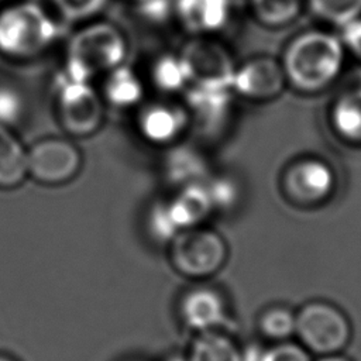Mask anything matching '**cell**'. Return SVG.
Listing matches in <instances>:
<instances>
[{
	"mask_svg": "<svg viewBox=\"0 0 361 361\" xmlns=\"http://www.w3.org/2000/svg\"><path fill=\"white\" fill-rule=\"evenodd\" d=\"M344 59L345 47L341 38L329 31L307 30L286 44L279 61L288 85L305 93H314L338 78Z\"/></svg>",
	"mask_w": 361,
	"mask_h": 361,
	"instance_id": "cell-1",
	"label": "cell"
},
{
	"mask_svg": "<svg viewBox=\"0 0 361 361\" xmlns=\"http://www.w3.org/2000/svg\"><path fill=\"white\" fill-rule=\"evenodd\" d=\"M128 42L113 23L90 20L68 39L62 73L76 80L92 82L126 62Z\"/></svg>",
	"mask_w": 361,
	"mask_h": 361,
	"instance_id": "cell-2",
	"label": "cell"
},
{
	"mask_svg": "<svg viewBox=\"0 0 361 361\" xmlns=\"http://www.w3.org/2000/svg\"><path fill=\"white\" fill-rule=\"evenodd\" d=\"M54 17L39 3L23 0L0 10V54L14 61L42 55L58 39Z\"/></svg>",
	"mask_w": 361,
	"mask_h": 361,
	"instance_id": "cell-3",
	"label": "cell"
},
{
	"mask_svg": "<svg viewBox=\"0 0 361 361\" xmlns=\"http://www.w3.org/2000/svg\"><path fill=\"white\" fill-rule=\"evenodd\" d=\"M168 258L182 276L207 279L227 262L228 247L219 231L202 224L176 234L168 244Z\"/></svg>",
	"mask_w": 361,
	"mask_h": 361,
	"instance_id": "cell-4",
	"label": "cell"
},
{
	"mask_svg": "<svg viewBox=\"0 0 361 361\" xmlns=\"http://www.w3.org/2000/svg\"><path fill=\"white\" fill-rule=\"evenodd\" d=\"M55 113L61 128L71 138L96 134L106 118V103L92 82L61 76L55 85Z\"/></svg>",
	"mask_w": 361,
	"mask_h": 361,
	"instance_id": "cell-5",
	"label": "cell"
},
{
	"mask_svg": "<svg viewBox=\"0 0 361 361\" xmlns=\"http://www.w3.org/2000/svg\"><path fill=\"white\" fill-rule=\"evenodd\" d=\"M179 55L189 86L231 89L237 63L230 49L214 35H190Z\"/></svg>",
	"mask_w": 361,
	"mask_h": 361,
	"instance_id": "cell-6",
	"label": "cell"
},
{
	"mask_svg": "<svg viewBox=\"0 0 361 361\" xmlns=\"http://www.w3.org/2000/svg\"><path fill=\"white\" fill-rule=\"evenodd\" d=\"M28 178L47 186L73 180L83 166V155L71 137H45L27 147Z\"/></svg>",
	"mask_w": 361,
	"mask_h": 361,
	"instance_id": "cell-7",
	"label": "cell"
},
{
	"mask_svg": "<svg viewBox=\"0 0 361 361\" xmlns=\"http://www.w3.org/2000/svg\"><path fill=\"white\" fill-rule=\"evenodd\" d=\"M137 109V131L144 141L152 145L171 147L179 142L190 127L183 102H173L171 97L157 99L142 103Z\"/></svg>",
	"mask_w": 361,
	"mask_h": 361,
	"instance_id": "cell-8",
	"label": "cell"
},
{
	"mask_svg": "<svg viewBox=\"0 0 361 361\" xmlns=\"http://www.w3.org/2000/svg\"><path fill=\"white\" fill-rule=\"evenodd\" d=\"M296 333L313 351L331 353L345 344L348 324L337 309L310 303L296 314Z\"/></svg>",
	"mask_w": 361,
	"mask_h": 361,
	"instance_id": "cell-9",
	"label": "cell"
},
{
	"mask_svg": "<svg viewBox=\"0 0 361 361\" xmlns=\"http://www.w3.org/2000/svg\"><path fill=\"white\" fill-rule=\"evenodd\" d=\"M288 85L279 59L268 55L252 56L237 65L231 90L251 102H268L278 97Z\"/></svg>",
	"mask_w": 361,
	"mask_h": 361,
	"instance_id": "cell-10",
	"label": "cell"
},
{
	"mask_svg": "<svg viewBox=\"0 0 361 361\" xmlns=\"http://www.w3.org/2000/svg\"><path fill=\"white\" fill-rule=\"evenodd\" d=\"M178 313L182 323L195 333L224 330L230 322L223 293L206 285L188 289L179 299Z\"/></svg>",
	"mask_w": 361,
	"mask_h": 361,
	"instance_id": "cell-11",
	"label": "cell"
},
{
	"mask_svg": "<svg viewBox=\"0 0 361 361\" xmlns=\"http://www.w3.org/2000/svg\"><path fill=\"white\" fill-rule=\"evenodd\" d=\"M283 192L298 203H316L326 199L334 188V173L329 164L317 158L292 162L282 176Z\"/></svg>",
	"mask_w": 361,
	"mask_h": 361,
	"instance_id": "cell-12",
	"label": "cell"
},
{
	"mask_svg": "<svg viewBox=\"0 0 361 361\" xmlns=\"http://www.w3.org/2000/svg\"><path fill=\"white\" fill-rule=\"evenodd\" d=\"M234 96L231 89L189 86L185 90L183 104L190 127H196L203 134L221 131L231 118Z\"/></svg>",
	"mask_w": 361,
	"mask_h": 361,
	"instance_id": "cell-13",
	"label": "cell"
},
{
	"mask_svg": "<svg viewBox=\"0 0 361 361\" xmlns=\"http://www.w3.org/2000/svg\"><path fill=\"white\" fill-rule=\"evenodd\" d=\"M173 16L190 35H216L230 21L231 0H173Z\"/></svg>",
	"mask_w": 361,
	"mask_h": 361,
	"instance_id": "cell-14",
	"label": "cell"
},
{
	"mask_svg": "<svg viewBox=\"0 0 361 361\" xmlns=\"http://www.w3.org/2000/svg\"><path fill=\"white\" fill-rule=\"evenodd\" d=\"M165 202L179 231L202 226L214 212L204 182L176 188L173 195L165 199Z\"/></svg>",
	"mask_w": 361,
	"mask_h": 361,
	"instance_id": "cell-15",
	"label": "cell"
},
{
	"mask_svg": "<svg viewBox=\"0 0 361 361\" xmlns=\"http://www.w3.org/2000/svg\"><path fill=\"white\" fill-rule=\"evenodd\" d=\"M102 87L99 89L106 106L127 110L138 107L145 94V83L126 62L113 68L102 76Z\"/></svg>",
	"mask_w": 361,
	"mask_h": 361,
	"instance_id": "cell-16",
	"label": "cell"
},
{
	"mask_svg": "<svg viewBox=\"0 0 361 361\" xmlns=\"http://www.w3.org/2000/svg\"><path fill=\"white\" fill-rule=\"evenodd\" d=\"M168 152L162 162L164 179L175 189L204 182L209 175V164L203 154L189 145H179L178 142L168 147Z\"/></svg>",
	"mask_w": 361,
	"mask_h": 361,
	"instance_id": "cell-17",
	"label": "cell"
},
{
	"mask_svg": "<svg viewBox=\"0 0 361 361\" xmlns=\"http://www.w3.org/2000/svg\"><path fill=\"white\" fill-rule=\"evenodd\" d=\"M27 178V147L11 127L0 124V189H16Z\"/></svg>",
	"mask_w": 361,
	"mask_h": 361,
	"instance_id": "cell-18",
	"label": "cell"
},
{
	"mask_svg": "<svg viewBox=\"0 0 361 361\" xmlns=\"http://www.w3.org/2000/svg\"><path fill=\"white\" fill-rule=\"evenodd\" d=\"M334 131L345 141L361 144V83L343 90L330 111Z\"/></svg>",
	"mask_w": 361,
	"mask_h": 361,
	"instance_id": "cell-19",
	"label": "cell"
},
{
	"mask_svg": "<svg viewBox=\"0 0 361 361\" xmlns=\"http://www.w3.org/2000/svg\"><path fill=\"white\" fill-rule=\"evenodd\" d=\"M241 347L224 330L196 333L186 358L188 361H240Z\"/></svg>",
	"mask_w": 361,
	"mask_h": 361,
	"instance_id": "cell-20",
	"label": "cell"
},
{
	"mask_svg": "<svg viewBox=\"0 0 361 361\" xmlns=\"http://www.w3.org/2000/svg\"><path fill=\"white\" fill-rule=\"evenodd\" d=\"M148 79L152 87L165 96L185 92L189 86L186 68L179 52L158 55L149 66Z\"/></svg>",
	"mask_w": 361,
	"mask_h": 361,
	"instance_id": "cell-21",
	"label": "cell"
},
{
	"mask_svg": "<svg viewBox=\"0 0 361 361\" xmlns=\"http://www.w3.org/2000/svg\"><path fill=\"white\" fill-rule=\"evenodd\" d=\"M306 0H250L254 18L269 28L290 24L300 14Z\"/></svg>",
	"mask_w": 361,
	"mask_h": 361,
	"instance_id": "cell-22",
	"label": "cell"
},
{
	"mask_svg": "<svg viewBox=\"0 0 361 361\" xmlns=\"http://www.w3.org/2000/svg\"><path fill=\"white\" fill-rule=\"evenodd\" d=\"M306 4L317 18L341 28L361 17V0H306Z\"/></svg>",
	"mask_w": 361,
	"mask_h": 361,
	"instance_id": "cell-23",
	"label": "cell"
},
{
	"mask_svg": "<svg viewBox=\"0 0 361 361\" xmlns=\"http://www.w3.org/2000/svg\"><path fill=\"white\" fill-rule=\"evenodd\" d=\"M258 329L267 338L283 341L296 333V316L285 307H269L259 316Z\"/></svg>",
	"mask_w": 361,
	"mask_h": 361,
	"instance_id": "cell-24",
	"label": "cell"
},
{
	"mask_svg": "<svg viewBox=\"0 0 361 361\" xmlns=\"http://www.w3.org/2000/svg\"><path fill=\"white\" fill-rule=\"evenodd\" d=\"M62 20L69 23L90 21L96 18L107 4V0H48Z\"/></svg>",
	"mask_w": 361,
	"mask_h": 361,
	"instance_id": "cell-25",
	"label": "cell"
},
{
	"mask_svg": "<svg viewBox=\"0 0 361 361\" xmlns=\"http://www.w3.org/2000/svg\"><path fill=\"white\" fill-rule=\"evenodd\" d=\"M147 231L157 243L169 244L180 231L175 226L165 199L155 202L147 213Z\"/></svg>",
	"mask_w": 361,
	"mask_h": 361,
	"instance_id": "cell-26",
	"label": "cell"
},
{
	"mask_svg": "<svg viewBox=\"0 0 361 361\" xmlns=\"http://www.w3.org/2000/svg\"><path fill=\"white\" fill-rule=\"evenodd\" d=\"M214 212L230 210L238 203L240 189L231 176L209 175L204 180Z\"/></svg>",
	"mask_w": 361,
	"mask_h": 361,
	"instance_id": "cell-27",
	"label": "cell"
},
{
	"mask_svg": "<svg viewBox=\"0 0 361 361\" xmlns=\"http://www.w3.org/2000/svg\"><path fill=\"white\" fill-rule=\"evenodd\" d=\"M24 111L23 97L10 85H0V124L13 127Z\"/></svg>",
	"mask_w": 361,
	"mask_h": 361,
	"instance_id": "cell-28",
	"label": "cell"
},
{
	"mask_svg": "<svg viewBox=\"0 0 361 361\" xmlns=\"http://www.w3.org/2000/svg\"><path fill=\"white\" fill-rule=\"evenodd\" d=\"M265 361H310V358L302 347L293 343L279 341L267 348Z\"/></svg>",
	"mask_w": 361,
	"mask_h": 361,
	"instance_id": "cell-29",
	"label": "cell"
},
{
	"mask_svg": "<svg viewBox=\"0 0 361 361\" xmlns=\"http://www.w3.org/2000/svg\"><path fill=\"white\" fill-rule=\"evenodd\" d=\"M343 44L345 51H350L361 61V17L343 27Z\"/></svg>",
	"mask_w": 361,
	"mask_h": 361,
	"instance_id": "cell-30",
	"label": "cell"
},
{
	"mask_svg": "<svg viewBox=\"0 0 361 361\" xmlns=\"http://www.w3.org/2000/svg\"><path fill=\"white\" fill-rule=\"evenodd\" d=\"M265 355H267V348L254 343V344L241 347L240 361H265Z\"/></svg>",
	"mask_w": 361,
	"mask_h": 361,
	"instance_id": "cell-31",
	"label": "cell"
},
{
	"mask_svg": "<svg viewBox=\"0 0 361 361\" xmlns=\"http://www.w3.org/2000/svg\"><path fill=\"white\" fill-rule=\"evenodd\" d=\"M165 361H188L185 354H173L171 357H168Z\"/></svg>",
	"mask_w": 361,
	"mask_h": 361,
	"instance_id": "cell-32",
	"label": "cell"
},
{
	"mask_svg": "<svg viewBox=\"0 0 361 361\" xmlns=\"http://www.w3.org/2000/svg\"><path fill=\"white\" fill-rule=\"evenodd\" d=\"M322 361H347V360H344L341 357H327V358H324Z\"/></svg>",
	"mask_w": 361,
	"mask_h": 361,
	"instance_id": "cell-33",
	"label": "cell"
},
{
	"mask_svg": "<svg viewBox=\"0 0 361 361\" xmlns=\"http://www.w3.org/2000/svg\"><path fill=\"white\" fill-rule=\"evenodd\" d=\"M0 361H16L14 358L8 357V355H4V354H0Z\"/></svg>",
	"mask_w": 361,
	"mask_h": 361,
	"instance_id": "cell-34",
	"label": "cell"
},
{
	"mask_svg": "<svg viewBox=\"0 0 361 361\" xmlns=\"http://www.w3.org/2000/svg\"><path fill=\"white\" fill-rule=\"evenodd\" d=\"M131 1H134V3H135V6H137V4H141V3H144V1H148V0H131Z\"/></svg>",
	"mask_w": 361,
	"mask_h": 361,
	"instance_id": "cell-35",
	"label": "cell"
}]
</instances>
